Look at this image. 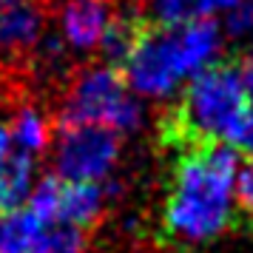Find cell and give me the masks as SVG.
I'll list each match as a JSON object with an SVG mask.
<instances>
[{
  "label": "cell",
  "instance_id": "2",
  "mask_svg": "<svg viewBox=\"0 0 253 253\" xmlns=\"http://www.w3.org/2000/svg\"><path fill=\"white\" fill-rule=\"evenodd\" d=\"M219 51V26L213 20L191 23H139L137 40L123 60V77L139 94L168 97L185 80L208 69Z\"/></svg>",
  "mask_w": 253,
  "mask_h": 253
},
{
  "label": "cell",
  "instance_id": "9",
  "mask_svg": "<svg viewBox=\"0 0 253 253\" xmlns=\"http://www.w3.org/2000/svg\"><path fill=\"white\" fill-rule=\"evenodd\" d=\"M32 185V154L17 151L0 160V216L20 208Z\"/></svg>",
  "mask_w": 253,
  "mask_h": 253
},
{
  "label": "cell",
  "instance_id": "13",
  "mask_svg": "<svg viewBox=\"0 0 253 253\" xmlns=\"http://www.w3.org/2000/svg\"><path fill=\"white\" fill-rule=\"evenodd\" d=\"M228 32L233 37L253 35V0H239L228 9Z\"/></svg>",
  "mask_w": 253,
  "mask_h": 253
},
{
  "label": "cell",
  "instance_id": "14",
  "mask_svg": "<svg viewBox=\"0 0 253 253\" xmlns=\"http://www.w3.org/2000/svg\"><path fill=\"white\" fill-rule=\"evenodd\" d=\"M236 205L253 219V160L239 168V176H236Z\"/></svg>",
  "mask_w": 253,
  "mask_h": 253
},
{
  "label": "cell",
  "instance_id": "16",
  "mask_svg": "<svg viewBox=\"0 0 253 253\" xmlns=\"http://www.w3.org/2000/svg\"><path fill=\"white\" fill-rule=\"evenodd\" d=\"M9 151H12V131L0 123V160H3Z\"/></svg>",
  "mask_w": 253,
  "mask_h": 253
},
{
  "label": "cell",
  "instance_id": "5",
  "mask_svg": "<svg viewBox=\"0 0 253 253\" xmlns=\"http://www.w3.org/2000/svg\"><path fill=\"white\" fill-rule=\"evenodd\" d=\"M117 160V131L91 123H60L57 171L69 182H97Z\"/></svg>",
  "mask_w": 253,
  "mask_h": 253
},
{
  "label": "cell",
  "instance_id": "6",
  "mask_svg": "<svg viewBox=\"0 0 253 253\" xmlns=\"http://www.w3.org/2000/svg\"><path fill=\"white\" fill-rule=\"evenodd\" d=\"M103 208V194L97 182H69L60 176V196H57V219L71 228H91L97 213Z\"/></svg>",
  "mask_w": 253,
  "mask_h": 253
},
{
  "label": "cell",
  "instance_id": "17",
  "mask_svg": "<svg viewBox=\"0 0 253 253\" xmlns=\"http://www.w3.org/2000/svg\"><path fill=\"white\" fill-rule=\"evenodd\" d=\"M0 3H17V0H0Z\"/></svg>",
  "mask_w": 253,
  "mask_h": 253
},
{
  "label": "cell",
  "instance_id": "12",
  "mask_svg": "<svg viewBox=\"0 0 253 253\" xmlns=\"http://www.w3.org/2000/svg\"><path fill=\"white\" fill-rule=\"evenodd\" d=\"M12 139L17 142V148L26 151V154L43 151L46 148V139H48V128L43 123V117L37 111H23L12 128Z\"/></svg>",
  "mask_w": 253,
  "mask_h": 253
},
{
  "label": "cell",
  "instance_id": "8",
  "mask_svg": "<svg viewBox=\"0 0 253 253\" xmlns=\"http://www.w3.org/2000/svg\"><path fill=\"white\" fill-rule=\"evenodd\" d=\"M48 225L26 208L0 216V253H46Z\"/></svg>",
  "mask_w": 253,
  "mask_h": 253
},
{
  "label": "cell",
  "instance_id": "15",
  "mask_svg": "<svg viewBox=\"0 0 253 253\" xmlns=\"http://www.w3.org/2000/svg\"><path fill=\"white\" fill-rule=\"evenodd\" d=\"M230 148L242 151V154H248L253 160V108L248 111V117L242 120V126L236 128V134L230 139Z\"/></svg>",
  "mask_w": 253,
  "mask_h": 253
},
{
  "label": "cell",
  "instance_id": "3",
  "mask_svg": "<svg viewBox=\"0 0 253 253\" xmlns=\"http://www.w3.org/2000/svg\"><path fill=\"white\" fill-rule=\"evenodd\" d=\"M251 111L242 85L239 63L213 60L208 69L191 77L179 100L162 117L160 137L176 154L199 145L228 142Z\"/></svg>",
  "mask_w": 253,
  "mask_h": 253
},
{
  "label": "cell",
  "instance_id": "4",
  "mask_svg": "<svg viewBox=\"0 0 253 253\" xmlns=\"http://www.w3.org/2000/svg\"><path fill=\"white\" fill-rule=\"evenodd\" d=\"M60 123H91L111 131H131L139 123V105L117 66H97L80 74L69 94Z\"/></svg>",
  "mask_w": 253,
  "mask_h": 253
},
{
  "label": "cell",
  "instance_id": "7",
  "mask_svg": "<svg viewBox=\"0 0 253 253\" xmlns=\"http://www.w3.org/2000/svg\"><path fill=\"white\" fill-rule=\"evenodd\" d=\"M108 23H111V17L100 0H74L66 6V14H63L66 40L80 48H91L103 43Z\"/></svg>",
  "mask_w": 253,
  "mask_h": 253
},
{
  "label": "cell",
  "instance_id": "11",
  "mask_svg": "<svg viewBox=\"0 0 253 253\" xmlns=\"http://www.w3.org/2000/svg\"><path fill=\"white\" fill-rule=\"evenodd\" d=\"M37 26H40V17L35 9H26V6L3 9L0 12V48L32 43L37 35Z\"/></svg>",
  "mask_w": 253,
  "mask_h": 253
},
{
  "label": "cell",
  "instance_id": "1",
  "mask_svg": "<svg viewBox=\"0 0 253 253\" xmlns=\"http://www.w3.org/2000/svg\"><path fill=\"white\" fill-rule=\"evenodd\" d=\"M239 157L228 142L199 145L176 154V168L165 196L162 230L179 245H205L233 219Z\"/></svg>",
  "mask_w": 253,
  "mask_h": 253
},
{
  "label": "cell",
  "instance_id": "10",
  "mask_svg": "<svg viewBox=\"0 0 253 253\" xmlns=\"http://www.w3.org/2000/svg\"><path fill=\"white\" fill-rule=\"evenodd\" d=\"M239 0H154L157 23H191V20H211V14L225 12Z\"/></svg>",
  "mask_w": 253,
  "mask_h": 253
}]
</instances>
